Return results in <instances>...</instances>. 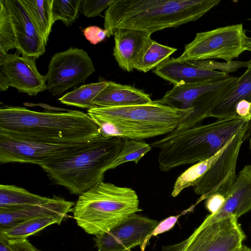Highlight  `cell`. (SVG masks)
I'll use <instances>...</instances> for the list:
<instances>
[{
  "mask_svg": "<svg viewBox=\"0 0 251 251\" xmlns=\"http://www.w3.org/2000/svg\"><path fill=\"white\" fill-rule=\"evenodd\" d=\"M220 0H115L105 12L107 37L118 28L151 33L195 21Z\"/></svg>",
  "mask_w": 251,
  "mask_h": 251,
  "instance_id": "obj_1",
  "label": "cell"
},
{
  "mask_svg": "<svg viewBox=\"0 0 251 251\" xmlns=\"http://www.w3.org/2000/svg\"><path fill=\"white\" fill-rule=\"evenodd\" d=\"M0 131L46 142H78L100 135L99 126L82 111L38 112L21 106L0 108Z\"/></svg>",
  "mask_w": 251,
  "mask_h": 251,
  "instance_id": "obj_2",
  "label": "cell"
},
{
  "mask_svg": "<svg viewBox=\"0 0 251 251\" xmlns=\"http://www.w3.org/2000/svg\"><path fill=\"white\" fill-rule=\"evenodd\" d=\"M250 122L240 117L217 119L206 125L176 129L150 145L159 150V168L167 172L212 157L234 135L250 126Z\"/></svg>",
  "mask_w": 251,
  "mask_h": 251,
  "instance_id": "obj_3",
  "label": "cell"
},
{
  "mask_svg": "<svg viewBox=\"0 0 251 251\" xmlns=\"http://www.w3.org/2000/svg\"><path fill=\"white\" fill-rule=\"evenodd\" d=\"M88 115L104 137L141 140L166 135L177 128L190 114L158 101L126 106L96 107Z\"/></svg>",
  "mask_w": 251,
  "mask_h": 251,
  "instance_id": "obj_4",
  "label": "cell"
},
{
  "mask_svg": "<svg viewBox=\"0 0 251 251\" xmlns=\"http://www.w3.org/2000/svg\"><path fill=\"white\" fill-rule=\"evenodd\" d=\"M124 139L102 135L86 149L59 161L40 166L54 184L80 195L103 181L122 149Z\"/></svg>",
  "mask_w": 251,
  "mask_h": 251,
  "instance_id": "obj_5",
  "label": "cell"
},
{
  "mask_svg": "<svg viewBox=\"0 0 251 251\" xmlns=\"http://www.w3.org/2000/svg\"><path fill=\"white\" fill-rule=\"evenodd\" d=\"M139 204L134 190L102 181L79 196L74 207V218L85 232L96 236L141 211Z\"/></svg>",
  "mask_w": 251,
  "mask_h": 251,
  "instance_id": "obj_6",
  "label": "cell"
},
{
  "mask_svg": "<svg viewBox=\"0 0 251 251\" xmlns=\"http://www.w3.org/2000/svg\"><path fill=\"white\" fill-rule=\"evenodd\" d=\"M101 135L87 141L50 143L14 136L0 131V162L34 164L40 166L52 164L81 151Z\"/></svg>",
  "mask_w": 251,
  "mask_h": 251,
  "instance_id": "obj_7",
  "label": "cell"
},
{
  "mask_svg": "<svg viewBox=\"0 0 251 251\" xmlns=\"http://www.w3.org/2000/svg\"><path fill=\"white\" fill-rule=\"evenodd\" d=\"M0 7V50L16 49L22 56L36 59L46 46L21 0H1Z\"/></svg>",
  "mask_w": 251,
  "mask_h": 251,
  "instance_id": "obj_8",
  "label": "cell"
},
{
  "mask_svg": "<svg viewBox=\"0 0 251 251\" xmlns=\"http://www.w3.org/2000/svg\"><path fill=\"white\" fill-rule=\"evenodd\" d=\"M236 78L229 76L222 79L174 86L157 100L176 109L190 111V114L176 129L190 128L209 117L214 104Z\"/></svg>",
  "mask_w": 251,
  "mask_h": 251,
  "instance_id": "obj_9",
  "label": "cell"
},
{
  "mask_svg": "<svg viewBox=\"0 0 251 251\" xmlns=\"http://www.w3.org/2000/svg\"><path fill=\"white\" fill-rule=\"evenodd\" d=\"M246 37L242 24L197 33L176 58L180 61L222 59L230 62L246 50Z\"/></svg>",
  "mask_w": 251,
  "mask_h": 251,
  "instance_id": "obj_10",
  "label": "cell"
},
{
  "mask_svg": "<svg viewBox=\"0 0 251 251\" xmlns=\"http://www.w3.org/2000/svg\"><path fill=\"white\" fill-rule=\"evenodd\" d=\"M245 238L237 219L230 215L212 223L203 221L187 239L162 251H235Z\"/></svg>",
  "mask_w": 251,
  "mask_h": 251,
  "instance_id": "obj_11",
  "label": "cell"
},
{
  "mask_svg": "<svg viewBox=\"0 0 251 251\" xmlns=\"http://www.w3.org/2000/svg\"><path fill=\"white\" fill-rule=\"evenodd\" d=\"M250 127V126L246 127L230 139L217 159L193 187L194 192L200 197L188 209L190 212L215 193H220L225 197L227 195L237 178L238 157Z\"/></svg>",
  "mask_w": 251,
  "mask_h": 251,
  "instance_id": "obj_12",
  "label": "cell"
},
{
  "mask_svg": "<svg viewBox=\"0 0 251 251\" xmlns=\"http://www.w3.org/2000/svg\"><path fill=\"white\" fill-rule=\"evenodd\" d=\"M95 72L93 62L82 49L70 48L51 57L45 75L48 89L58 96L68 89L83 83Z\"/></svg>",
  "mask_w": 251,
  "mask_h": 251,
  "instance_id": "obj_13",
  "label": "cell"
},
{
  "mask_svg": "<svg viewBox=\"0 0 251 251\" xmlns=\"http://www.w3.org/2000/svg\"><path fill=\"white\" fill-rule=\"evenodd\" d=\"M36 59L0 50V74L9 86L15 88L19 92L36 96L48 89L46 75L38 72Z\"/></svg>",
  "mask_w": 251,
  "mask_h": 251,
  "instance_id": "obj_14",
  "label": "cell"
},
{
  "mask_svg": "<svg viewBox=\"0 0 251 251\" xmlns=\"http://www.w3.org/2000/svg\"><path fill=\"white\" fill-rule=\"evenodd\" d=\"M151 33L139 30L121 28L114 32L113 55L120 68L130 72L151 41Z\"/></svg>",
  "mask_w": 251,
  "mask_h": 251,
  "instance_id": "obj_15",
  "label": "cell"
},
{
  "mask_svg": "<svg viewBox=\"0 0 251 251\" xmlns=\"http://www.w3.org/2000/svg\"><path fill=\"white\" fill-rule=\"evenodd\" d=\"M153 73L174 86L222 79L230 75L221 71L206 69L190 61H180L171 58L153 70Z\"/></svg>",
  "mask_w": 251,
  "mask_h": 251,
  "instance_id": "obj_16",
  "label": "cell"
},
{
  "mask_svg": "<svg viewBox=\"0 0 251 251\" xmlns=\"http://www.w3.org/2000/svg\"><path fill=\"white\" fill-rule=\"evenodd\" d=\"M251 210V165H246L239 173L222 206L209 215L203 221L212 223L233 215L237 219Z\"/></svg>",
  "mask_w": 251,
  "mask_h": 251,
  "instance_id": "obj_17",
  "label": "cell"
},
{
  "mask_svg": "<svg viewBox=\"0 0 251 251\" xmlns=\"http://www.w3.org/2000/svg\"><path fill=\"white\" fill-rule=\"evenodd\" d=\"M250 60L246 72L224 90L212 107L209 117L217 119L239 117L235 112L236 104L243 100L251 102V59Z\"/></svg>",
  "mask_w": 251,
  "mask_h": 251,
  "instance_id": "obj_18",
  "label": "cell"
},
{
  "mask_svg": "<svg viewBox=\"0 0 251 251\" xmlns=\"http://www.w3.org/2000/svg\"><path fill=\"white\" fill-rule=\"evenodd\" d=\"M75 203L53 196L43 203L8 211L0 210V229L7 228L31 219L54 214H68L73 211Z\"/></svg>",
  "mask_w": 251,
  "mask_h": 251,
  "instance_id": "obj_19",
  "label": "cell"
},
{
  "mask_svg": "<svg viewBox=\"0 0 251 251\" xmlns=\"http://www.w3.org/2000/svg\"><path fill=\"white\" fill-rule=\"evenodd\" d=\"M158 225L157 221L136 213L133 214L110 231L122 243L127 251L140 246L144 251L150 236Z\"/></svg>",
  "mask_w": 251,
  "mask_h": 251,
  "instance_id": "obj_20",
  "label": "cell"
},
{
  "mask_svg": "<svg viewBox=\"0 0 251 251\" xmlns=\"http://www.w3.org/2000/svg\"><path fill=\"white\" fill-rule=\"evenodd\" d=\"M152 101L150 95L141 90L108 81L92 102L96 107L146 104Z\"/></svg>",
  "mask_w": 251,
  "mask_h": 251,
  "instance_id": "obj_21",
  "label": "cell"
},
{
  "mask_svg": "<svg viewBox=\"0 0 251 251\" xmlns=\"http://www.w3.org/2000/svg\"><path fill=\"white\" fill-rule=\"evenodd\" d=\"M64 214H54L31 219L11 226L0 229V238L6 241L27 238L47 227L60 225L67 216Z\"/></svg>",
  "mask_w": 251,
  "mask_h": 251,
  "instance_id": "obj_22",
  "label": "cell"
},
{
  "mask_svg": "<svg viewBox=\"0 0 251 251\" xmlns=\"http://www.w3.org/2000/svg\"><path fill=\"white\" fill-rule=\"evenodd\" d=\"M50 198L30 193L14 185H0V210L8 211L45 203Z\"/></svg>",
  "mask_w": 251,
  "mask_h": 251,
  "instance_id": "obj_23",
  "label": "cell"
},
{
  "mask_svg": "<svg viewBox=\"0 0 251 251\" xmlns=\"http://www.w3.org/2000/svg\"><path fill=\"white\" fill-rule=\"evenodd\" d=\"M53 0H21L46 46L54 23L52 16Z\"/></svg>",
  "mask_w": 251,
  "mask_h": 251,
  "instance_id": "obj_24",
  "label": "cell"
},
{
  "mask_svg": "<svg viewBox=\"0 0 251 251\" xmlns=\"http://www.w3.org/2000/svg\"><path fill=\"white\" fill-rule=\"evenodd\" d=\"M226 145L212 157L194 164L182 173L175 182L171 196L176 197L185 189L196 185L217 159Z\"/></svg>",
  "mask_w": 251,
  "mask_h": 251,
  "instance_id": "obj_25",
  "label": "cell"
},
{
  "mask_svg": "<svg viewBox=\"0 0 251 251\" xmlns=\"http://www.w3.org/2000/svg\"><path fill=\"white\" fill-rule=\"evenodd\" d=\"M107 80H101L81 86L76 89L68 92L58 100L63 104L90 109L95 107L92 101L98 95L106 86Z\"/></svg>",
  "mask_w": 251,
  "mask_h": 251,
  "instance_id": "obj_26",
  "label": "cell"
},
{
  "mask_svg": "<svg viewBox=\"0 0 251 251\" xmlns=\"http://www.w3.org/2000/svg\"><path fill=\"white\" fill-rule=\"evenodd\" d=\"M176 49L160 44L151 40L135 65L134 69L147 73L169 59Z\"/></svg>",
  "mask_w": 251,
  "mask_h": 251,
  "instance_id": "obj_27",
  "label": "cell"
},
{
  "mask_svg": "<svg viewBox=\"0 0 251 251\" xmlns=\"http://www.w3.org/2000/svg\"><path fill=\"white\" fill-rule=\"evenodd\" d=\"M151 148L150 144L143 141L124 139L122 149L112 164L111 169L127 162L132 161L137 164Z\"/></svg>",
  "mask_w": 251,
  "mask_h": 251,
  "instance_id": "obj_28",
  "label": "cell"
},
{
  "mask_svg": "<svg viewBox=\"0 0 251 251\" xmlns=\"http://www.w3.org/2000/svg\"><path fill=\"white\" fill-rule=\"evenodd\" d=\"M82 0H53L52 16L54 22L60 20L70 26L79 16Z\"/></svg>",
  "mask_w": 251,
  "mask_h": 251,
  "instance_id": "obj_29",
  "label": "cell"
},
{
  "mask_svg": "<svg viewBox=\"0 0 251 251\" xmlns=\"http://www.w3.org/2000/svg\"><path fill=\"white\" fill-rule=\"evenodd\" d=\"M194 65L210 70H221L222 72L227 74L228 73L236 71L242 67H247L250 63V60L247 62L232 61L230 62L221 63L213 60H205L201 61H190Z\"/></svg>",
  "mask_w": 251,
  "mask_h": 251,
  "instance_id": "obj_30",
  "label": "cell"
},
{
  "mask_svg": "<svg viewBox=\"0 0 251 251\" xmlns=\"http://www.w3.org/2000/svg\"><path fill=\"white\" fill-rule=\"evenodd\" d=\"M94 241L98 251H127L121 241L110 231L96 235Z\"/></svg>",
  "mask_w": 251,
  "mask_h": 251,
  "instance_id": "obj_31",
  "label": "cell"
},
{
  "mask_svg": "<svg viewBox=\"0 0 251 251\" xmlns=\"http://www.w3.org/2000/svg\"><path fill=\"white\" fill-rule=\"evenodd\" d=\"M115 0H83L81 4V13L88 18L100 15L106 8H108Z\"/></svg>",
  "mask_w": 251,
  "mask_h": 251,
  "instance_id": "obj_32",
  "label": "cell"
},
{
  "mask_svg": "<svg viewBox=\"0 0 251 251\" xmlns=\"http://www.w3.org/2000/svg\"><path fill=\"white\" fill-rule=\"evenodd\" d=\"M83 32L86 39L93 45L101 42L107 36V31L105 29L95 25L86 27Z\"/></svg>",
  "mask_w": 251,
  "mask_h": 251,
  "instance_id": "obj_33",
  "label": "cell"
},
{
  "mask_svg": "<svg viewBox=\"0 0 251 251\" xmlns=\"http://www.w3.org/2000/svg\"><path fill=\"white\" fill-rule=\"evenodd\" d=\"M187 213L186 211H183L180 214L170 216L162 221L156 226L151 235L150 239L152 236H156L157 235L164 233L172 229L175 225L178 218L182 215Z\"/></svg>",
  "mask_w": 251,
  "mask_h": 251,
  "instance_id": "obj_34",
  "label": "cell"
},
{
  "mask_svg": "<svg viewBox=\"0 0 251 251\" xmlns=\"http://www.w3.org/2000/svg\"><path fill=\"white\" fill-rule=\"evenodd\" d=\"M7 243L12 251H42L31 244L27 238L8 240Z\"/></svg>",
  "mask_w": 251,
  "mask_h": 251,
  "instance_id": "obj_35",
  "label": "cell"
},
{
  "mask_svg": "<svg viewBox=\"0 0 251 251\" xmlns=\"http://www.w3.org/2000/svg\"><path fill=\"white\" fill-rule=\"evenodd\" d=\"M206 201L207 209L213 214L217 212L223 205L226 200L224 195L216 193L210 196Z\"/></svg>",
  "mask_w": 251,
  "mask_h": 251,
  "instance_id": "obj_36",
  "label": "cell"
},
{
  "mask_svg": "<svg viewBox=\"0 0 251 251\" xmlns=\"http://www.w3.org/2000/svg\"><path fill=\"white\" fill-rule=\"evenodd\" d=\"M251 102L243 100L238 102L235 106V112L237 115L248 121L250 120Z\"/></svg>",
  "mask_w": 251,
  "mask_h": 251,
  "instance_id": "obj_37",
  "label": "cell"
},
{
  "mask_svg": "<svg viewBox=\"0 0 251 251\" xmlns=\"http://www.w3.org/2000/svg\"><path fill=\"white\" fill-rule=\"evenodd\" d=\"M9 86L1 74H0V91H3L8 89Z\"/></svg>",
  "mask_w": 251,
  "mask_h": 251,
  "instance_id": "obj_38",
  "label": "cell"
},
{
  "mask_svg": "<svg viewBox=\"0 0 251 251\" xmlns=\"http://www.w3.org/2000/svg\"><path fill=\"white\" fill-rule=\"evenodd\" d=\"M0 251H12L9 248L7 241L0 238Z\"/></svg>",
  "mask_w": 251,
  "mask_h": 251,
  "instance_id": "obj_39",
  "label": "cell"
},
{
  "mask_svg": "<svg viewBox=\"0 0 251 251\" xmlns=\"http://www.w3.org/2000/svg\"><path fill=\"white\" fill-rule=\"evenodd\" d=\"M245 46L246 50L251 51V38L247 36L245 40Z\"/></svg>",
  "mask_w": 251,
  "mask_h": 251,
  "instance_id": "obj_40",
  "label": "cell"
},
{
  "mask_svg": "<svg viewBox=\"0 0 251 251\" xmlns=\"http://www.w3.org/2000/svg\"><path fill=\"white\" fill-rule=\"evenodd\" d=\"M235 251H251V249L246 245L242 244Z\"/></svg>",
  "mask_w": 251,
  "mask_h": 251,
  "instance_id": "obj_41",
  "label": "cell"
},
{
  "mask_svg": "<svg viewBox=\"0 0 251 251\" xmlns=\"http://www.w3.org/2000/svg\"><path fill=\"white\" fill-rule=\"evenodd\" d=\"M250 150H251V137L250 139Z\"/></svg>",
  "mask_w": 251,
  "mask_h": 251,
  "instance_id": "obj_42",
  "label": "cell"
},
{
  "mask_svg": "<svg viewBox=\"0 0 251 251\" xmlns=\"http://www.w3.org/2000/svg\"><path fill=\"white\" fill-rule=\"evenodd\" d=\"M250 121H251V111H250Z\"/></svg>",
  "mask_w": 251,
  "mask_h": 251,
  "instance_id": "obj_43",
  "label": "cell"
}]
</instances>
